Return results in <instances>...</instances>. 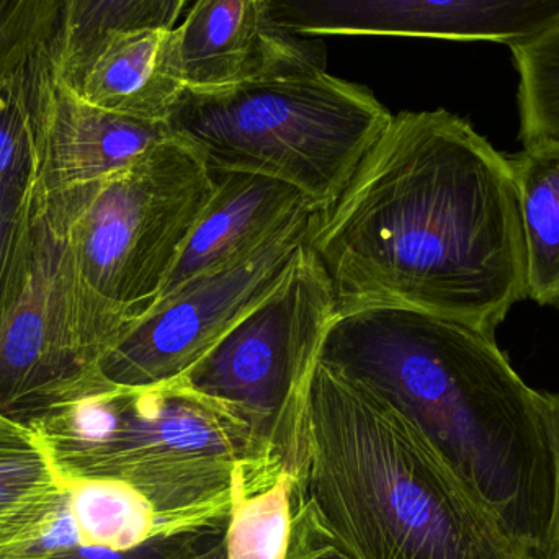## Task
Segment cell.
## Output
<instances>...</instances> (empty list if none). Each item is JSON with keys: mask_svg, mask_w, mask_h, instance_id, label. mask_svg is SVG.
Returning <instances> with one entry per match:
<instances>
[{"mask_svg": "<svg viewBox=\"0 0 559 559\" xmlns=\"http://www.w3.org/2000/svg\"><path fill=\"white\" fill-rule=\"evenodd\" d=\"M308 246L337 311L404 306L495 335L527 298L509 157L443 108L391 117Z\"/></svg>", "mask_w": 559, "mask_h": 559, "instance_id": "6da1fadb", "label": "cell"}, {"mask_svg": "<svg viewBox=\"0 0 559 559\" xmlns=\"http://www.w3.org/2000/svg\"><path fill=\"white\" fill-rule=\"evenodd\" d=\"M319 364L383 397L532 559H547L554 463L537 393L495 335L394 305L341 309Z\"/></svg>", "mask_w": 559, "mask_h": 559, "instance_id": "7a4b0ae2", "label": "cell"}, {"mask_svg": "<svg viewBox=\"0 0 559 559\" xmlns=\"http://www.w3.org/2000/svg\"><path fill=\"white\" fill-rule=\"evenodd\" d=\"M289 472L293 525L350 559H532L413 420L319 361Z\"/></svg>", "mask_w": 559, "mask_h": 559, "instance_id": "3957f363", "label": "cell"}, {"mask_svg": "<svg viewBox=\"0 0 559 559\" xmlns=\"http://www.w3.org/2000/svg\"><path fill=\"white\" fill-rule=\"evenodd\" d=\"M64 481L110 479L193 531L228 525L242 488L271 485L285 456L248 423L177 383L121 386L87 371L25 420Z\"/></svg>", "mask_w": 559, "mask_h": 559, "instance_id": "277c9868", "label": "cell"}, {"mask_svg": "<svg viewBox=\"0 0 559 559\" xmlns=\"http://www.w3.org/2000/svg\"><path fill=\"white\" fill-rule=\"evenodd\" d=\"M391 117L370 88L311 69L229 87H183L167 124L210 169L274 177L325 210Z\"/></svg>", "mask_w": 559, "mask_h": 559, "instance_id": "5b68a950", "label": "cell"}, {"mask_svg": "<svg viewBox=\"0 0 559 559\" xmlns=\"http://www.w3.org/2000/svg\"><path fill=\"white\" fill-rule=\"evenodd\" d=\"M213 189L202 154L173 133L114 176L43 192V209L92 288L133 325L156 305Z\"/></svg>", "mask_w": 559, "mask_h": 559, "instance_id": "8992f818", "label": "cell"}, {"mask_svg": "<svg viewBox=\"0 0 559 559\" xmlns=\"http://www.w3.org/2000/svg\"><path fill=\"white\" fill-rule=\"evenodd\" d=\"M337 301L311 249L277 288L173 383L233 411L292 460Z\"/></svg>", "mask_w": 559, "mask_h": 559, "instance_id": "52a82bcc", "label": "cell"}, {"mask_svg": "<svg viewBox=\"0 0 559 559\" xmlns=\"http://www.w3.org/2000/svg\"><path fill=\"white\" fill-rule=\"evenodd\" d=\"M130 328L79 271L41 206L25 278L0 316V411L25 423L56 390L94 370Z\"/></svg>", "mask_w": 559, "mask_h": 559, "instance_id": "ba28073f", "label": "cell"}, {"mask_svg": "<svg viewBox=\"0 0 559 559\" xmlns=\"http://www.w3.org/2000/svg\"><path fill=\"white\" fill-rule=\"evenodd\" d=\"M319 212L302 213L248 258L160 298L98 360V373L121 386L176 381L277 288L308 248Z\"/></svg>", "mask_w": 559, "mask_h": 559, "instance_id": "9c48e42d", "label": "cell"}, {"mask_svg": "<svg viewBox=\"0 0 559 559\" xmlns=\"http://www.w3.org/2000/svg\"><path fill=\"white\" fill-rule=\"evenodd\" d=\"M272 19L299 36H401L534 41L559 22V0H265Z\"/></svg>", "mask_w": 559, "mask_h": 559, "instance_id": "30bf717a", "label": "cell"}, {"mask_svg": "<svg viewBox=\"0 0 559 559\" xmlns=\"http://www.w3.org/2000/svg\"><path fill=\"white\" fill-rule=\"evenodd\" d=\"M167 61L183 87L216 88L325 69V48L282 28L265 0H193L167 33Z\"/></svg>", "mask_w": 559, "mask_h": 559, "instance_id": "8fae6325", "label": "cell"}, {"mask_svg": "<svg viewBox=\"0 0 559 559\" xmlns=\"http://www.w3.org/2000/svg\"><path fill=\"white\" fill-rule=\"evenodd\" d=\"M36 121L46 195L114 176L173 136L167 121L138 120L88 104L52 72L49 56L38 66Z\"/></svg>", "mask_w": 559, "mask_h": 559, "instance_id": "7c38bea8", "label": "cell"}, {"mask_svg": "<svg viewBox=\"0 0 559 559\" xmlns=\"http://www.w3.org/2000/svg\"><path fill=\"white\" fill-rule=\"evenodd\" d=\"M213 176L212 197L157 301L192 280L248 258L302 213L319 210L296 187L274 177L241 170H213Z\"/></svg>", "mask_w": 559, "mask_h": 559, "instance_id": "4fadbf2b", "label": "cell"}, {"mask_svg": "<svg viewBox=\"0 0 559 559\" xmlns=\"http://www.w3.org/2000/svg\"><path fill=\"white\" fill-rule=\"evenodd\" d=\"M167 33H111L66 82L95 107L138 120L167 121L183 88L169 69Z\"/></svg>", "mask_w": 559, "mask_h": 559, "instance_id": "5bb4252c", "label": "cell"}, {"mask_svg": "<svg viewBox=\"0 0 559 559\" xmlns=\"http://www.w3.org/2000/svg\"><path fill=\"white\" fill-rule=\"evenodd\" d=\"M524 235L527 298L559 305V143L509 156Z\"/></svg>", "mask_w": 559, "mask_h": 559, "instance_id": "9a60e30c", "label": "cell"}, {"mask_svg": "<svg viewBox=\"0 0 559 559\" xmlns=\"http://www.w3.org/2000/svg\"><path fill=\"white\" fill-rule=\"evenodd\" d=\"M66 481L35 429L0 411V545L35 527L61 501Z\"/></svg>", "mask_w": 559, "mask_h": 559, "instance_id": "2e32d148", "label": "cell"}, {"mask_svg": "<svg viewBox=\"0 0 559 559\" xmlns=\"http://www.w3.org/2000/svg\"><path fill=\"white\" fill-rule=\"evenodd\" d=\"M66 483L79 534L91 547L131 550L154 538L200 532L160 514L144 496L123 483L110 479Z\"/></svg>", "mask_w": 559, "mask_h": 559, "instance_id": "e0dca14e", "label": "cell"}, {"mask_svg": "<svg viewBox=\"0 0 559 559\" xmlns=\"http://www.w3.org/2000/svg\"><path fill=\"white\" fill-rule=\"evenodd\" d=\"M187 7V0H62L58 35L49 51L52 72L71 81L111 33L173 29Z\"/></svg>", "mask_w": 559, "mask_h": 559, "instance_id": "ac0fdd59", "label": "cell"}, {"mask_svg": "<svg viewBox=\"0 0 559 559\" xmlns=\"http://www.w3.org/2000/svg\"><path fill=\"white\" fill-rule=\"evenodd\" d=\"M293 475L261 489H241L226 525V559H288Z\"/></svg>", "mask_w": 559, "mask_h": 559, "instance_id": "d6986e66", "label": "cell"}, {"mask_svg": "<svg viewBox=\"0 0 559 559\" xmlns=\"http://www.w3.org/2000/svg\"><path fill=\"white\" fill-rule=\"evenodd\" d=\"M193 534L154 538L131 550L85 545L69 508L66 483L59 504L22 537L0 545V559H176Z\"/></svg>", "mask_w": 559, "mask_h": 559, "instance_id": "ffe728a7", "label": "cell"}, {"mask_svg": "<svg viewBox=\"0 0 559 559\" xmlns=\"http://www.w3.org/2000/svg\"><path fill=\"white\" fill-rule=\"evenodd\" d=\"M519 72L521 140L559 143V22L534 41L511 48Z\"/></svg>", "mask_w": 559, "mask_h": 559, "instance_id": "44dd1931", "label": "cell"}, {"mask_svg": "<svg viewBox=\"0 0 559 559\" xmlns=\"http://www.w3.org/2000/svg\"><path fill=\"white\" fill-rule=\"evenodd\" d=\"M43 206V186L0 179V316L25 278Z\"/></svg>", "mask_w": 559, "mask_h": 559, "instance_id": "7402d4cb", "label": "cell"}, {"mask_svg": "<svg viewBox=\"0 0 559 559\" xmlns=\"http://www.w3.org/2000/svg\"><path fill=\"white\" fill-rule=\"evenodd\" d=\"M62 0H0V85L49 56Z\"/></svg>", "mask_w": 559, "mask_h": 559, "instance_id": "603a6c76", "label": "cell"}, {"mask_svg": "<svg viewBox=\"0 0 559 559\" xmlns=\"http://www.w3.org/2000/svg\"><path fill=\"white\" fill-rule=\"evenodd\" d=\"M537 401L545 436L550 447L551 463H554V508H551L547 559H557L559 558V394L538 391Z\"/></svg>", "mask_w": 559, "mask_h": 559, "instance_id": "cb8c5ba5", "label": "cell"}, {"mask_svg": "<svg viewBox=\"0 0 559 559\" xmlns=\"http://www.w3.org/2000/svg\"><path fill=\"white\" fill-rule=\"evenodd\" d=\"M225 534L226 525L197 532L176 559H226Z\"/></svg>", "mask_w": 559, "mask_h": 559, "instance_id": "d4e9b609", "label": "cell"}, {"mask_svg": "<svg viewBox=\"0 0 559 559\" xmlns=\"http://www.w3.org/2000/svg\"><path fill=\"white\" fill-rule=\"evenodd\" d=\"M288 559H350L314 535L293 525Z\"/></svg>", "mask_w": 559, "mask_h": 559, "instance_id": "484cf974", "label": "cell"}, {"mask_svg": "<svg viewBox=\"0 0 559 559\" xmlns=\"http://www.w3.org/2000/svg\"><path fill=\"white\" fill-rule=\"evenodd\" d=\"M187 2H189V3H190V2H192V0H187Z\"/></svg>", "mask_w": 559, "mask_h": 559, "instance_id": "4316f807", "label": "cell"}, {"mask_svg": "<svg viewBox=\"0 0 559 559\" xmlns=\"http://www.w3.org/2000/svg\"><path fill=\"white\" fill-rule=\"evenodd\" d=\"M557 559H559V558H557Z\"/></svg>", "mask_w": 559, "mask_h": 559, "instance_id": "83f0119b", "label": "cell"}]
</instances>
